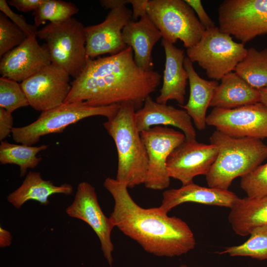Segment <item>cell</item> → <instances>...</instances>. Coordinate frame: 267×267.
<instances>
[{
	"label": "cell",
	"mask_w": 267,
	"mask_h": 267,
	"mask_svg": "<svg viewBox=\"0 0 267 267\" xmlns=\"http://www.w3.org/2000/svg\"><path fill=\"white\" fill-rule=\"evenodd\" d=\"M148 156L145 187L163 190L170 184L166 163L171 153L186 139L181 132L167 127L155 126L140 133Z\"/></svg>",
	"instance_id": "cell-10"
},
{
	"label": "cell",
	"mask_w": 267,
	"mask_h": 267,
	"mask_svg": "<svg viewBox=\"0 0 267 267\" xmlns=\"http://www.w3.org/2000/svg\"><path fill=\"white\" fill-rule=\"evenodd\" d=\"M218 12L220 30L244 44L267 34V0H225Z\"/></svg>",
	"instance_id": "cell-9"
},
{
	"label": "cell",
	"mask_w": 267,
	"mask_h": 267,
	"mask_svg": "<svg viewBox=\"0 0 267 267\" xmlns=\"http://www.w3.org/2000/svg\"><path fill=\"white\" fill-rule=\"evenodd\" d=\"M245 44L233 41L219 27L206 29L200 40L186 49L187 57L204 69L213 80H221L234 70L246 54Z\"/></svg>",
	"instance_id": "cell-7"
},
{
	"label": "cell",
	"mask_w": 267,
	"mask_h": 267,
	"mask_svg": "<svg viewBox=\"0 0 267 267\" xmlns=\"http://www.w3.org/2000/svg\"><path fill=\"white\" fill-rule=\"evenodd\" d=\"M29 105L21 84L14 80L0 78V107L12 113L16 109Z\"/></svg>",
	"instance_id": "cell-29"
},
{
	"label": "cell",
	"mask_w": 267,
	"mask_h": 267,
	"mask_svg": "<svg viewBox=\"0 0 267 267\" xmlns=\"http://www.w3.org/2000/svg\"><path fill=\"white\" fill-rule=\"evenodd\" d=\"M36 37V35L28 37L1 57V77L22 83L51 63L45 44L40 45Z\"/></svg>",
	"instance_id": "cell-16"
},
{
	"label": "cell",
	"mask_w": 267,
	"mask_h": 267,
	"mask_svg": "<svg viewBox=\"0 0 267 267\" xmlns=\"http://www.w3.org/2000/svg\"><path fill=\"white\" fill-rule=\"evenodd\" d=\"M36 37L45 42L51 63L76 79L88 59L85 27L73 17L62 22L49 23L38 30Z\"/></svg>",
	"instance_id": "cell-5"
},
{
	"label": "cell",
	"mask_w": 267,
	"mask_h": 267,
	"mask_svg": "<svg viewBox=\"0 0 267 267\" xmlns=\"http://www.w3.org/2000/svg\"><path fill=\"white\" fill-rule=\"evenodd\" d=\"M230 209L228 221L238 235H250L254 228L267 225V196L239 198Z\"/></svg>",
	"instance_id": "cell-24"
},
{
	"label": "cell",
	"mask_w": 267,
	"mask_h": 267,
	"mask_svg": "<svg viewBox=\"0 0 267 267\" xmlns=\"http://www.w3.org/2000/svg\"><path fill=\"white\" fill-rule=\"evenodd\" d=\"M0 10L18 28H19L28 37L36 35L37 27L35 25L29 24L26 22L25 17L11 10L7 1L0 0Z\"/></svg>",
	"instance_id": "cell-32"
},
{
	"label": "cell",
	"mask_w": 267,
	"mask_h": 267,
	"mask_svg": "<svg viewBox=\"0 0 267 267\" xmlns=\"http://www.w3.org/2000/svg\"><path fill=\"white\" fill-rule=\"evenodd\" d=\"M103 186L114 201L109 218L115 227L145 251L158 257H174L195 248L194 234L184 221L168 216L159 207H140L132 199L126 184L116 178H107Z\"/></svg>",
	"instance_id": "cell-2"
},
{
	"label": "cell",
	"mask_w": 267,
	"mask_h": 267,
	"mask_svg": "<svg viewBox=\"0 0 267 267\" xmlns=\"http://www.w3.org/2000/svg\"><path fill=\"white\" fill-rule=\"evenodd\" d=\"M221 81L210 106L233 109L260 102L259 90L251 87L234 72L224 76Z\"/></svg>",
	"instance_id": "cell-23"
},
{
	"label": "cell",
	"mask_w": 267,
	"mask_h": 267,
	"mask_svg": "<svg viewBox=\"0 0 267 267\" xmlns=\"http://www.w3.org/2000/svg\"><path fill=\"white\" fill-rule=\"evenodd\" d=\"M217 147L212 144L187 140L170 155L166 163L170 178L178 179L182 185L193 182L199 175L206 176L216 160Z\"/></svg>",
	"instance_id": "cell-14"
},
{
	"label": "cell",
	"mask_w": 267,
	"mask_h": 267,
	"mask_svg": "<svg viewBox=\"0 0 267 267\" xmlns=\"http://www.w3.org/2000/svg\"><path fill=\"white\" fill-rule=\"evenodd\" d=\"M120 105L93 107L83 102L63 104L52 109L42 112L38 119L32 123L21 127H14L13 139L17 143L32 146L41 137L51 134L60 133L69 126L83 119L102 116L107 120L114 117Z\"/></svg>",
	"instance_id": "cell-6"
},
{
	"label": "cell",
	"mask_w": 267,
	"mask_h": 267,
	"mask_svg": "<svg viewBox=\"0 0 267 267\" xmlns=\"http://www.w3.org/2000/svg\"><path fill=\"white\" fill-rule=\"evenodd\" d=\"M240 185L248 197L267 196V162L241 178Z\"/></svg>",
	"instance_id": "cell-31"
},
{
	"label": "cell",
	"mask_w": 267,
	"mask_h": 267,
	"mask_svg": "<svg viewBox=\"0 0 267 267\" xmlns=\"http://www.w3.org/2000/svg\"><path fill=\"white\" fill-rule=\"evenodd\" d=\"M161 38L160 32L147 15L130 21L122 31L123 42L132 48L136 64L145 71H153L152 52Z\"/></svg>",
	"instance_id": "cell-20"
},
{
	"label": "cell",
	"mask_w": 267,
	"mask_h": 267,
	"mask_svg": "<svg viewBox=\"0 0 267 267\" xmlns=\"http://www.w3.org/2000/svg\"><path fill=\"white\" fill-rule=\"evenodd\" d=\"M161 78L156 71L139 68L132 48L128 46L114 55L96 59L88 57L84 70L71 83L64 103L83 102L101 107L130 102L136 111L156 90Z\"/></svg>",
	"instance_id": "cell-1"
},
{
	"label": "cell",
	"mask_w": 267,
	"mask_h": 267,
	"mask_svg": "<svg viewBox=\"0 0 267 267\" xmlns=\"http://www.w3.org/2000/svg\"><path fill=\"white\" fill-rule=\"evenodd\" d=\"M132 20V11L124 6L111 9L101 23L85 27L88 57L93 59L124 50L127 46L122 39V31Z\"/></svg>",
	"instance_id": "cell-15"
},
{
	"label": "cell",
	"mask_w": 267,
	"mask_h": 267,
	"mask_svg": "<svg viewBox=\"0 0 267 267\" xmlns=\"http://www.w3.org/2000/svg\"><path fill=\"white\" fill-rule=\"evenodd\" d=\"M66 212L69 217L81 220L91 227L99 239L104 257L111 266L114 245L111 234L115 226L110 218L103 212L94 187L88 182H80L74 199L66 208Z\"/></svg>",
	"instance_id": "cell-13"
},
{
	"label": "cell",
	"mask_w": 267,
	"mask_h": 267,
	"mask_svg": "<svg viewBox=\"0 0 267 267\" xmlns=\"http://www.w3.org/2000/svg\"><path fill=\"white\" fill-rule=\"evenodd\" d=\"M70 76L63 69L51 63L20 84L29 105L44 112L64 103L72 89Z\"/></svg>",
	"instance_id": "cell-12"
},
{
	"label": "cell",
	"mask_w": 267,
	"mask_h": 267,
	"mask_svg": "<svg viewBox=\"0 0 267 267\" xmlns=\"http://www.w3.org/2000/svg\"><path fill=\"white\" fill-rule=\"evenodd\" d=\"M13 118L12 113L0 107V140L3 141L12 133Z\"/></svg>",
	"instance_id": "cell-34"
},
{
	"label": "cell",
	"mask_w": 267,
	"mask_h": 267,
	"mask_svg": "<svg viewBox=\"0 0 267 267\" xmlns=\"http://www.w3.org/2000/svg\"><path fill=\"white\" fill-rule=\"evenodd\" d=\"M209 139L218 150L206 176L210 187L228 190L235 178L249 174L267 158V145L260 139L232 137L216 130Z\"/></svg>",
	"instance_id": "cell-3"
},
{
	"label": "cell",
	"mask_w": 267,
	"mask_h": 267,
	"mask_svg": "<svg viewBox=\"0 0 267 267\" xmlns=\"http://www.w3.org/2000/svg\"><path fill=\"white\" fill-rule=\"evenodd\" d=\"M243 243L227 247L218 254L231 257H249L259 260L267 259V225L254 228Z\"/></svg>",
	"instance_id": "cell-27"
},
{
	"label": "cell",
	"mask_w": 267,
	"mask_h": 267,
	"mask_svg": "<svg viewBox=\"0 0 267 267\" xmlns=\"http://www.w3.org/2000/svg\"><path fill=\"white\" fill-rule=\"evenodd\" d=\"M260 93V102L267 107V87L259 89Z\"/></svg>",
	"instance_id": "cell-39"
},
{
	"label": "cell",
	"mask_w": 267,
	"mask_h": 267,
	"mask_svg": "<svg viewBox=\"0 0 267 267\" xmlns=\"http://www.w3.org/2000/svg\"><path fill=\"white\" fill-rule=\"evenodd\" d=\"M135 111L132 103H123L116 115L103 124L116 147V179L128 188L144 184L148 168L147 151L135 123Z\"/></svg>",
	"instance_id": "cell-4"
},
{
	"label": "cell",
	"mask_w": 267,
	"mask_h": 267,
	"mask_svg": "<svg viewBox=\"0 0 267 267\" xmlns=\"http://www.w3.org/2000/svg\"><path fill=\"white\" fill-rule=\"evenodd\" d=\"M79 9L71 2L61 0H44L33 12L34 25L38 28L46 21L56 23L66 21L77 13Z\"/></svg>",
	"instance_id": "cell-28"
},
{
	"label": "cell",
	"mask_w": 267,
	"mask_h": 267,
	"mask_svg": "<svg viewBox=\"0 0 267 267\" xmlns=\"http://www.w3.org/2000/svg\"><path fill=\"white\" fill-rule=\"evenodd\" d=\"M179 267H189L187 266L186 265L182 264V265H181Z\"/></svg>",
	"instance_id": "cell-40"
},
{
	"label": "cell",
	"mask_w": 267,
	"mask_h": 267,
	"mask_svg": "<svg viewBox=\"0 0 267 267\" xmlns=\"http://www.w3.org/2000/svg\"><path fill=\"white\" fill-rule=\"evenodd\" d=\"M135 123L140 133L155 126H171L180 130L186 139H196L192 121L185 110L158 103L150 95L142 107L135 111Z\"/></svg>",
	"instance_id": "cell-17"
},
{
	"label": "cell",
	"mask_w": 267,
	"mask_h": 267,
	"mask_svg": "<svg viewBox=\"0 0 267 267\" xmlns=\"http://www.w3.org/2000/svg\"><path fill=\"white\" fill-rule=\"evenodd\" d=\"M43 1L44 0H9L7 1L9 5L24 12H34Z\"/></svg>",
	"instance_id": "cell-35"
},
{
	"label": "cell",
	"mask_w": 267,
	"mask_h": 267,
	"mask_svg": "<svg viewBox=\"0 0 267 267\" xmlns=\"http://www.w3.org/2000/svg\"><path fill=\"white\" fill-rule=\"evenodd\" d=\"M147 15L163 39L174 44L181 41L186 48L195 45L206 29L184 0H150Z\"/></svg>",
	"instance_id": "cell-8"
},
{
	"label": "cell",
	"mask_w": 267,
	"mask_h": 267,
	"mask_svg": "<svg viewBox=\"0 0 267 267\" xmlns=\"http://www.w3.org/2000/svg\"><path fill=\"white\" fill-rule=\"evenodd\" d=\"M162 196V203L158 207L167 214L175 207L187 202L230 209L239 198L229 190L203 187L194 182L178 188L166 190Z\"/></svg>",
	"instance_id": "cell-18"
},
{
	"label": "cell",
	"mask_w": 267,
	"mask_h": 267,
	"mask_svg": "<svg viewBox=\"0 0 267 267\" xmlns=\"http://www.w3.org/2000/svg\"><path fill=\"white\" fill-rule=\"evenodd\" d=\"M27 36L3 13H0V56L18 46Z\"/></svg>",
	"instance_id": "cell-30"
},
{
	"label": "cell",
	"mask_w": 267,
	"mask_h": 267,
	"mask_svg": "<svg viewBox=\"0 0 267 267\" xmlns=\"http://www.w3.org/2000/svg\"><path fill=\"white\" fill-rule=\"evenodd\" d=\"M184 67L188 76L190 92L187 103L179 106L186 111L195 127L202 131L206 128L207 111L219 84L200 77L187 57L184 58Z\"/></svg>",
	"instance_id": "cell-21"
},
{
	"label": "cell",
	"mask_w": 267,
	"mask_h": 267,
	"mask_svg": "<svg viewBox=\"0 0 267 267\" xmlns=\"http://www.w3.org/2000/svg\"><path fill=\"white\" fill-rule=\"evenodd\" d=\"M47 147L48 145L45 144L35 146L2 141L0 145V163L1 165L19 166L22 177L26 174L28 169H34L39 165L42 158L37 154Z\"/></svg>",
	"instance_id": "cell-26"
},
{
	"label": "cell",
	"mask_w": 267,
	"mask_h": 267,
	"mask_svg": "<svg viewBox=\"0 0 267 267\" xmlns=\"http://www.w3.org/2000/svg\"><path fill=\"white\" fill-rule=\"evenodd\" d=\"M101 6L106 9H114L126 6L130 3V0H101L99 1Z\"/></svg>",
	"instance_id": "cell-37"
},
{
	"label": "cell",
	"mask_w": 267,
	"mask_h": 267,
	"mask_svg": "<svg viewBox=\"0 0 267 267\" xmlns=\"http://www.w3.org/2000/svg\"><path fill=\"white\" fill-rule=\"evenodd\" d=\"M12 237L9 231L0 226V247L4 248L10 246Z\"/></svg>",
	"instance_id": "cell-38"
},
{
	"label": "cell",
	"mask_w": 267,
	"mask_h": 267,
	"mask_svg": "<svg viewBox=\"0 0 267 267\" xmlns=\"http://www.w3.org/2000/svg\"><path fill=\"white\" fill-rule=\"evenodd\" d=\"M73 186L69 183L55 185L49 180L44 179L40 172L30 171L21 185L7 196V200L15 208L20 209L29 200H35L46 206L48 198L52 194L70 195Z\"/></svg>",
	"instance_id": "cell-22"
},
{
	"label": "cell",
	"mask_w": 267,
	"mask_h": 267,
	"mask_svg": "<svg viewBox=\"0 0 267 267\" xmlns=\"http://www.w3.org/2000/svg\"><path fill=\"white\" fill-rule=\"evenodd\" d=\"M149 0H130L132 5V19L137 21L138 18H141L147 15L146 7Z\"/></svg>",
	"instance_id": "cell-36"
},
{
	"label": "cell",
	"mask_w": 267,
	"mask_h": 267,
	"mask_svg": "<svg viewBox=\"0 0 267 267\" xmlns=\"http://www.w3.org/2000/svg\"><path fill=\"white\" fill-rule=\"evenodd\" d=\"M161 44L165 54V64L162 87L155 101L167 104L168 101L175 100L179 106L183 105L188 81V74L184 67V50L163 39Z\"/></svg>",
	"instance_id": "cell-19"
},
{
	"label": "cell",
	"mask_w": 267,
	"mask_h": 267,
	"mask_svg": "<svg viewBox=\"0 0 267 267\" xmlns=\"http://www.w3.org/2000/svg\"><path fill=\"white\" fill-rule=\"evenodd\" d=\"M234 72L258 90L267 87V48L258 50L247 48L246 55L237 65Z\"/></svg>",
	"instance_id": "cell-25"
},
{
	"label": "cell",
	"mask_w": 267,
	"mask_h": 267,
	"mask_svg": "<svg viewBox=\"0 0 267 267\" xmlns=\"http://www.w3.org/2000/svg\"><path fill=\"white\" fill-rule=\"evenodd\" d=\"M196 14L197 18L205 29L216 26L214 22L206 12L200 0H184Z\"/></svg>",
	"instance_id": "cell-33"
},
{
	"label": "cell",
	"mask_w": 267,
	"mask_h": 267,
	"mask_svg": "<svg viewBox=\"0 0 267 267\" xmlns=\"http://www.w3.org/2000/svg\"><path fill=\"white\" fill-rule=\"evenodd\" d=\"M206 124L232 137L267 138V107L257 102L233 109L214 108Z\"/></svg>",
	"instance_id": "cell-11"
}]
</instances>
